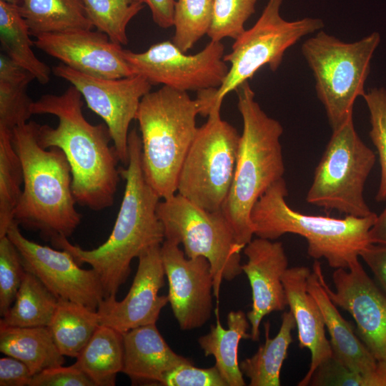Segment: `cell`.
Wrapping results in <instances>:
<instances>
[{
	"label": "cell",
	"mask_w": 386,
	"mask_h": 386,
	"mask_svg": "<svg viewBox=\"0 0 386 386\" xmlns=\"http://www.w3.org/2000/svg\"><path fill=\"white\" fill-rule=\"evenodd\" d=\"M82 96L70 86L61 94L42 95L31 106L32 114H51L58 124L39 125L38 141L44 149L57 147L71 168L76 203L93 211L114 204L120 181L119 162L105 124H92L84 116Z\"/></svg>",
	"instance_id": "1"
},
{
	"label": "cell",
	"mask_w": 386,
	"mask_h": 386,
	"mask_svg": "<svg viewBox=\"0 0 386 386\" xmlns=\"http://www.w3.org/2000/svg\"><path fill=\"white\" fill-rule=\"evenodd\" d=\"M129 161L119 167L125 188L113 229L98 247L84 249L59 238L51 242L55 247L69 252L81 265L88 264L98 274L104 299L117 298L119 287L131 272V262L145 250L161 245L164 230L157 216L161 197L147 182L142 168V141L137 129L128 136Z\"/></svg>",
	"instance_id": "2"
},
{
	"label": "cell",
	"mask_w": 386,
	"mask_h": 386,
	"mask_svg": "<svg viewBox=\"0 0 386 386\" xmlns=\"http://www.w3.org/2000/svg\"><path fill=\"white\" fill-rule=\"evenodd\" d=\"M39 125L29 121L11 130V142L24 174L22 194L14 219L26 229L38 231L51 243L71 236L81 214L75 207L67 159L60 149L40 145Z\"/></svg>",
	"instance_id": "3"
},
{
	"label": "cell",
	"mask_w": 386,
	"mask_h": 386,
	"mask_svg": "<svg viewBox=\"0 0 386 386\" xmlns=\"http://www.w3.org/2000/svg\"><path fill=\"white\" fill-rule=\"evenodd\" d=\"M236 91L243 129L233 180L222 211L237 243L244 248L254 235L250 219L254 204L284 174L280 143L283 128L262 109L248 81Z\"/></svg>",
	"instance_id": "4"
},
{
	"label": "cell",
	"mask_w": 386,
	"mask_h": 386,
	"mask_svg": "<svg viewBox=\"0 0 386 386\" xmlns=\"http://www.w3.org/2000/svg\"><path fill=\"white\" fill-rule=\"evenodd\" d=\"M287 194L282 178L258 199L250 213L254 234L269 240L287 233L300 235L307 242L308 255L315 260L326 259L335 269H348L359 260L361 251L370 243L368 233L375 213L344 218L305 214L288 205Z\"/></svg>",
	"instance_id": "5"
},
{
	"label": "cell",
	"mask_w": 386,
	"mask_h": 386,
	"mask_svg": "<svg viewBox=\"0 0 386 386\" xmlns=\"http://www.w3.org/2000/svg\"><path fill=\"white\" fill-rule=\"evenodd\" d=\"M196 99L187 92L163 86L141 100L136 120L142 141L145 179L161 197L177 192L179 172L196 135Z\"/></svg>",
	"instance_id": "6"
},
{
	"label": "cell",
	"mask_w": 386,
	"mask_h": 386,
	"mask_svg": "<svg viewBox=\"0 0 386 386\" xmlns=\"http://www.w3.org/2000/svg\"><path fill=\"white\" fill-rule=\"evenodd\" d=\"M380 40L375 31L357 41L344 42L320 30L302 44V54L332 131L353 117L356 99L365 94L371 61Z\"/></svg>",
	"instance_id": "7"
},
{
	"label": "cell",
	"mask_w": 386,
	"mask_h": 386,
	"mask_svg": "<svg viewBox=\"0 0 386 386\" xmlns=\"http://www.w3.org/2000/svg\"><path fill=\"white\" fill-rule=\"evenodd\" d=\"M283 1L268 0L253 26L234 40L231 52L223 58L230 66L222 84L218 88L197 92L200 115L207 117L214 104H222L229 93L248 81L262 66L267 65L276 71L289 48L323 28V21L318 18L283 19L280 14Z\"/></svg>",
	"instance_id": "8"
},
{
	"label": "cell",
	"mask_w": 386,
	"mask_h": 386,
	"mask_svg": "<svg viewBox=\"0 0 386 386\" xmlns=\"http://www.w3.org/2000/svg\"><path fill=\"white\" fill-rule=\"evenodd\" d=\"M157 216L164 240L182 244L189 258L205 257L214 279V296L218 300L223 280L232 281L242 272L239 245L222 209L208 211L179 193L164 199Z\"/></svg>",
	"instance_id": "9"
},
{
	"label": "cell",
	"mask_w": 386,
	"mask_h": 386,
	"mask_svg": "<svg viewBox=\"0 0 386 386\" xmlns=\"http://www.w3.org/2000/svg\"><path fill=\"white\" fill-rule=\"evenodd\" d=\"M376 160L373 151L356 132L353 117L332 131L315 168L306 201L325 210L364 217L372 212L364 187Z\"/></svg>",
	"instance_id": "10"
},
{
	"label": "cell",
	"mask_w": 386,
	"mask_h": 386,
	"mask_svg": "<svg viewBox=\"0 0 386 386\" xmlns=\"http://www.w3.org/2000/svg\"><path fill=\"white\" fill-rule=\"evenodd\" d=\"M221 103L214 104L182 163L177 192L208 211L222 208L234 177L240 135L221 117Z\"/></svg>",
	"instance_id": "11"
},
{
	"label": "cell",
	"mask_w": 386,
	"mask_h": 386,
	"mask_svg": "<svg viewBox=\"0 0 386 386\" xmlns=\"http://www.w3.org/2000/svg\"><path fill=\"white\" fill-rule=\"evenodd\" d=\"M224 52L221 41H209L199 52L187 54L172 41H164L144 52L124 49V56L134 74L144 77L152 85L198 92L218 88L224 81L229 70Z\"/></svg>",
	"instance_id": "12"
},
{
	"label": "cell",
	"mask_w": 386,
	"mask_h": 386,
	"mask_svg": "<svg viewBox=\"0 0 386 386\" xmlns=\"http://www.w3.org/2000/svg\"><path fill=\"white\" fill-rule=\"evenodd\" d=\"M52 72L75 86L88 108L104 120L119 162L127 166L129 125L136 119L142 99L151 91L152 85L138 74L121 79L98 78L63 63L54 66Z\"/></svg>",
	"instance_id": "13"
},
{
	"label": "cell",
	"mask_w": 386,
	"mask_h": 386,
	"mask_svg": "<svg viewBox=\"0 0 386 386\" xmlns=\"http://www.w3.org/2000/svg\"><path fill=\"white\" fill-rule=\"evenodd\" d=\"M15 220L6 236L16 247L24 269L35 275L58 299L67 300L96 311L104 300L97 273L82 269L71 254L26 238Z\"/></svg>",
	"instance_id": "14"
},
{
	"label": "cell",
	"mask_w": 386,
	"mask_h": 386,
	"mask_svg": "<svg viewBox=\"0 0 386 386\" xmlns=\"http://www.w3.org/2000/svg\"><path fill=\"white\" fill-rule=\"evenodd\" d=\"M312 269L334 304L352 315L358 337L376 360L386 361V294L371 279L359 260L348 269H335V291L327 284L320 262L315 260Z\"/></svg>",
	"instance_id": "15"
},
{
	"label": "cell",
	"mask_w": 386,
	"mask_h": 386,
	"mask_svg": "<svg viewBox=\"0 0 386 386\" xmlns=\"http://www.w3.org/2000/svg\"><path fill=\"white\" fill-rule=\"evenodd\" d=\"M161 255L168 281V299L182 330L202 327L212 316L214 279L204 257L189 258L179 245L164 240Z\"/></svg>",
	"instance_id": "16"
},
{
	"label": "cell",
	"mask_w": 386,
	"mask_h": 386,
	"mask_svg": "<svg viewBox=\"0 0 386 386\" xmlns=\"http://www.w3.org/2000/svg\"><path fill=\"white\" fill-rule=\"evenodd\" d=\"M161 246H153L139 256L136 274L122 300L102 301L97 309L100 325L124 334L138 327L156 324L161 310L169 302L167 295H159L166 277Z\"/></svg>",
	"instance_id": "17"
},
{
	"label": "cell",
	"mask_w": 386,
	"mask_h": 386,
	"mask_svg": "<svg viewBox=\"0 0 386 386\" xmlns=\"http://www.w3.org/2000/svg\"><path fill=\"white\" fill-rule=\"evenodd\" d=\"M35 37L34 44L38 49L81 73L104 79L134 75L122 45L99 31L74 29Z\"/></svg>",
	"instance_id": "18"
},
{
	"label": "cell",
	"mask_w": 386,
	"mask_h": 386,
	"mask_svg": "<svg viewBox=\"0 0 386 386\" xmlns=\"http://www.w3.org/2000/svg\"><path fill=\"white\" fill-rule=\"evenodd\" d=\"M247 261L242 264L252 290V308L247 314L251 340L259 339L262 320L272 312L282 311L287 300L282 281L288 268L282 243L257 237L243 249Z\"/></svg>",
	"instance_id": "19"
},
{
	"label": "cell",
	"mask_w": 386,
	"mask_h": 386,
	"mask_svg": "<svg viewBox=\"0 0 386 386\" xmlns=\"http://www.w3.org/2000/svg\"><path fill=\"white\" fill-rule=\"evenodd\" d=\"M310 273L307 267H294L287 268L282 278L287 305L297 327L299 346L311 352L310 368L298 386L308 385L317 368L332 357L322 312L307 290Z\"/></svg>",
	"instance_id": "20"
},
{
	"label": "cell",
	"mask_w": 386,
	"mask_h": 386,
	"mask_svg": "<svg viewBox=\"0 0 386 386\" xmlns=\"http://www.w3.org/2000/svg\"><path fill=\"white\" fill-rule=\"evenodd\" d=\"M122 372L133 382H154L159 385L165 375L177 367L193 363L174 352L156 324L134 328L123 334Z\"/></svg>",
	"instance_id": "21"
},
{
	"label": "cell",
	"mask_w": 386,
	"mask_h": 386,
	"mask_svg": "<svg viewBox=\"0 0 386 386\" xmlns=\"http://www.w3.org/2000/svg\"><path fill=\"white\" fill-rule=\"evenodd\" d=\"M307 290L322 312L330 337L333 358L353 372H372L377 361L356 335L352 325L341 315L314 269L307 279Z\"/></svg>",
	"instance_id": "22"
},
{
	"label": "cell",
	"mask_w": 386,
	"mask_h": 386,
	"mask_svg": "<svg viewBox=\"0 0 386 386\" xmlns=\"http://www.w3.org/2000/svg\"><path fill=\"white\" fill-rule=\"evenodd\" d=\"M217 322L212 325L208 333L197 341L204 355L213 356L217 367L228 386H244L245 381L238 362V349L242 339H251L247 332L250 324L242 310L231 311L227 317L228 329H224L216 309Z\"/></svg>",
	"instance_id": "23"
},
{
	"label": "cell",
	"mask_w": 386,
	"mask_h": 386,
	"mask_svg": "<svg viewBox=\"0 0 386 386\" xmlns=\"http://www.w3.org/2000/svg\"><path fill=\"white\" fill-rule=\"evenodd\" d=\"M0 351L22 361L33 375L63 365L65 362L49 327H19L0 324Z\"/></svg>",
	"instance_id": "24"
},
{
	"label": "cell",
	"mask_w": 386,
	"mask_h": 386,
	"mask_svg": "<svg viewBox=\"0 0 386 386\" xmlns=\"http://www.w3.org/2000/svg\"><path fill=\"white\" fill-rule=\"evenodd\" d=\"M295 327V320L290 311L283 313L279 330L273 338L269 337V322H264V343L252 357L239 362L240 370L249 379L250 386L281 385V369L293 341L292 332Z\"/></svg>",
	"instance_id": "25"
},
{
	"label": "cell",
	"mask_w": 386,
	"mask_h": 386,
	"mask_svg": "<svg viewBox=\"0 0 386 386\" xmlns=\"http://www.w3.org/2000/svg\"><path fill=\"white\" fill-rule=\"evenodd\" d=\"M123 363V334L104 325L98 327L74 362L95 386L115 385Z\"/></svg>",
	"instance_id": "26"
},
{
	"label": "cell",
	"mask_w": 386,
	"mask_h": 386,
	"mask_svg": "<svg viewBox=\"0 0 386 386\" xmlns=\"http://www.w3.org/2000/svg\"><path fill=\"white\" fill-rule=\"evenodd\" d=\"M17 6L34 36L94 27L82 0H22Z\"/></svg>",
	"instance_id": "27"
},
{
	"label": "cell",
	"mask_w": 386,
	"mask_h": 386,
	"mask_svg": "<svg viewBox=\"0 0 386 386\" xmlns=\"http://www.w3.org/2000/svg\"><path fill=\"white\" fill-rule=\"evenodd\" d=\"M99 325L97 310L59 299L48 327L59 352L64 356L76 358Z\"/></svg>",
	"instance_id": "28"
},
{
	"label": "cell",
	"mask_w": 386,
	"mask_h": 386,
	"mask_svg": "<svg viewBox=\"0 0 386 386\" xmlns=\"http://www.w3.org/2000/svg\"><path fill=\"white\" fill-rule=\"evenodd\" d=\"M29 28L18 6L0 0V41L2 49L16 64L33 74L40 84L50 80L51 68L35 55Z\"/></svg>",
	"instance_id": "29"
},
{
	"label": "cell",
	"mask_w": 386,
	"mask_h": 386,
	"mask_svg": "<svg viewBox=\"0 0 386 386\" xmlns=\"http://www.w3.org/2000/svg\"><path fill=\"white\" fill-rule=\"evenodd\" d=\"M58 301L35 275L26 271L14 302L0 324L19 327H48Z\"/></svg>",
	"instance_id": "30"
},
{
	"label": "cell",
	"mask_w": 386,
	"mask_h": 386,
	"mask_svg": "<svg viewBox=\"0 0 386 386\" xmlns=\"http://www.w3.org/2000/svg\"><path fill=\"white\" fill-rule=\"evenodd\" d=\"M31 73L5 54L0 56V129L12 130L28 122L33 101L27 94Z\"/></svg>",
	"instance_id": "31"
},
{
	"label": "cell",
	"mask_w": 386,
	"mask_h": 386,
	"mask_svg": "<svg viewBox=\"0 0 386 386\" xmlns=\"http://www.w3.org/2000/svg\"><path fill=\"white\" fill-rule=\"evenodd\" d=\"M23 184V168L11 142V131L0 129V238L14 220Z\"/></svg>",
	"instance_id": "32"
},
{
	"label": "cell",
	"mask_w": 386,
	"mask_h": 386,
	"mask_svg": "<svg viewBox=\"0 0 386 386\" xmlns=\"http://www.w3.org/2000/svg\"><path fill=\"white\" fill-rule=\"evenodd\" d=\"M94 27L120 45L128 43L127 26L144 4L137 0H82Z\"/></svg>",
	"instance_id": "33"
},
{
	"label": "cell",
	"mask_w": 386,
	"mask_h": 386,
	"mask_svg": "<svg viewBox=\"0 0 386 386\" xmlns=\"http://www.w3.org/2000/svg\"><path fill=\"white\" fill-rule=\"evenodd\" d=\"M212 17V0H177L174 3L172 42L187 53L205 34Z\"/></svg>",
	"instance_id": "34"
},
{
	"label": "cell",
	"mask_w": 386,
	"mask_h": 386,
	"mask_svg": "<svg viewBox=\"0 0 386 386\" xmlns=\"http://www.w3.org/2000/svg\"><path fill=\"white\" fill-rule=\"evenodd\" d=\"M257 0H212V22L207 33L210 41L237 39L246 30L244 24L254 13Z\"/></svg>",
	"instance_id": "35"
},
{
	"label": "cell",
	"mask_w": 386,
	"mask_h": 386,
	"mask_svg": "<svg viewBox=\"0 0 386 386\" xmlns=\"http://www.w3.org/2000/svg\"><path fill=\"white\" fill-rule=\"evenodd\" d=\"M362 98L370 114L369 135L377 149L380 165V182L375 200L383 202L386 200V89H370Z\"/></svg>",
	"instance_id": "36"
},
{
	"label": "cell",
	"mask_w": 386,
	"mask_h": 386,
	"mask_svg": "<svg viewBox=\"0 0 386 386\" xmlns=\"http://www.w3.org/2000/svg\"><path fill=\"white\" fill-rule=\"evenodd\" d=\"M26 270L19 253L6 235L0 238V315L3 317L16 298Z\"/></svg>",
	"instance_id": "37"
},
{
	"label": "cell",
	"mask_w": 386,
	"mask_h": 386,
	"mask_svg": "<svg viewBox=\"0 0 386 386\" xmlns=\"http://www.w3.org/2000/svg\"><path fill=\"white\" fill-rule=\"evenodd\" d=\"M322 381L326 386H386V361H377L372 372L361 374L332 360L322 370Z\"/></svg>",
	"instance_id": "38"
},
{
	"label": "cell",
	"mask_w": 386,
	"mask_h": 386,
	"mask_svg": "<svg viewBox=\"0 0 386 386\" xmlns=\"http://www.w3.org/2000/svg\"><path fill=\"white\" fill-rule=\"evenodd\" d=\"M162 385L164 386H228L217 367H196L193 363L183 364L169 372Z\"/></svg>",
	"instance_id": "39"
},
{
	"label": "cell",
	"mask_w": 386,
	"mask_h": 386,
	"mask_svg": "<svg viewBox=\"0 0 386 386\" xmlns=\"http://www.w3.org/2000/svg\"><path fill=\"white\" fill-rule=\"evenodd\" d=\"M30 386H95L74 363L46 369L32 377Z\"/></svg>",
	"instance_id": "40"
},
{
	"label": "cell",
	"mask_w": 386,
	"mask_h": 386,
	"mask_svg": "<svg viewBox=\"0 0 386 386\" xmlns=\"http://www.w3.org/2000/svg\"><path fill=\"white\" fill-rule=\"evenodd\" d=\"M33 376L22 361L11 356L0 359V386H30Z\"/></svg>",
	"instance_id": "41"
},
{
	"label": "cell",
	"mask_w": 386,
	"mask_h": 386,
	"mask_svg": "<svg viewBox=\"0 0 386 386\" xmlns=\"http://www.w3.org/2000/svg\"><path fill=\"white\" fill-rule=\"evenodd\" d=\"M360 257L370 267L386 294V245L370 243L361 251Z\"/></svg>",
	"instance_id": "42"
},
{
	"label": "cell",
	"mask_w": 386,
	"mask_h": 386,
	"mask_svg": "<svg viewBox=\"0 0 386 386\" xmlns=\"http://www.w3.org/2000/svg\"><path fill=\"white\" fill-rule=\"evenodd\" d=\"M147 4L152 13L153 21L161 28L173 26L174 0H137Z\"/></svg>",
	"instance_id": "43"
},
{
	"label": "cell",
	"mask_w": 386,
	"mask_h": 386,
	"mask_svg": "<svg viewBox=\"0 0 386 386\" xmlns=\"http://www.w3.org/2000/svg\"><path fill=\"white\" fill-rule=\"evenodd\" d=\"M369 241L372 244L386 245V207L377 216L375 223L368 233Z\"/></svg>",
	"instance_id": "44"
},
{
	"label": "cell",
	"mask_w": 386,
	"mask_h": 386,
	"mask_svg": "<svg viewBox=\"0 0 386 386\" xmlns=\"http://www.w3.org/2000/svg\"><path fill=\"white\" fill-rule=\"evenodd\" d=\"M1 1H5L11 4H14L16 6H19L22 0H1Z\"/></svg>",
	"instance_id": "45"
}]
</instances>
